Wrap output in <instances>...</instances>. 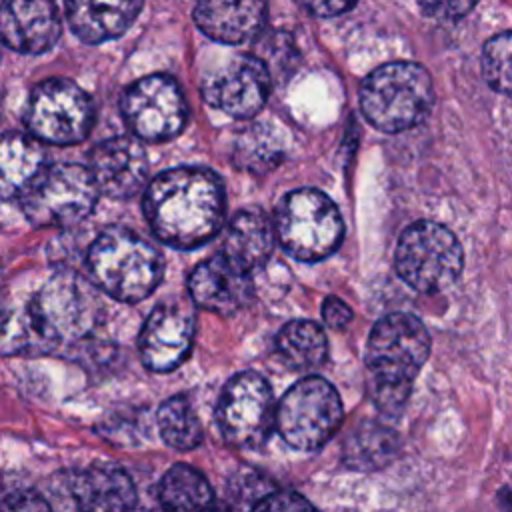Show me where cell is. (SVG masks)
Masks as SVG:
<instances>
[{
	"label": "cell",
	"instance_id": "obj_1",
	"mask_svg": "<svg viewBox=\"0 0 512 512\" xmlns=\"http://www.w3.org/2000/svg\"><path fill=\"white\" fill-rule=\"evenodd\" d=\"M98 320V300L92 288L74 272L62 270L18 310L6 314L2 352L38 354L58 344L74 342L92 332Z\"/></svg>",
	"mask_w": 512,
	"mask_h": 512
},
{
	"label": "cell",
	"instance_id": "obj_2",
	"mask_svg": "<svg viewBox=\"0 0 512 512\" xmlns=\"http://www.w3.org/2000/svg\"><path fill=\"white\" fill-rule=\"evenodd\" d=\"M222 180L208 168L182 166L158 174L146 188L144 214L154 234L176 248H196L222 226Z\"/></svg>",
	"mask_w": 512,
	"mask_h": 512
},
{
	"label": "cell",
	"instance_id": "obj_3",
	"mask_svg": "<svg viewBox=\"0 0 512 512\" xmlns=\"http://www.w3.org/2000/svg\"><path fill=\"white\" fill-rule=\"evenodd\" d=\"M430 354L426 326L408 312L380 318L366 342L368 394L380 414L398 416Z\"/></svg>",
	"mask_w": 512,
	"mask_h": 512
},
{
	"label": "cell",
	"instance_id": "obj_4",
	"mask_svg": "<svg viewBox=\"0 0 512 512\" xmlns=\"http://www.w3.org/2000/svg\"><path fill=\"white\" fill-rule=\"evenodd\" d=\"M88 268L102 292L128 304L150 296L164 272L158 250L126 228H110L92 242Z\"/></svg>",
	"mask_w": 512,
	"mask_h": 512
},
{
	"label": "cell",
	"instance_id": "obj_5",
	"mask_svg": "<svg viewBox=\"0 0 512 512\" xmlns=\"http://www.w3.org/2000/svg\"><path fill=\"white\" fill-rule=\"evenodd\" d=\"M432 104V78L416 62H388L378 66L360 86L364 118L386 134L414 128L430 114Z\"/></svg>",
	"mask_w": 512,
	"mask_h": 512
},
{
	"label": "cell",
	"instance_id": "obj_6",
	"mask_svg": "<svg viewBox=\"0 0 512 512\" xmlns=\"http://www.w3.org/2000/svg\"><path fill=\"white\" fill-rule=\"evenodd\" d=\"M274 232L290 256L302 262H318L340 246L344 222L324 192L300 188L280 200Z\"/></svg>",
	"mask_w": 512,
	"mask_h": 512
},
{
	"label": "cell",
	"instance_id": "obj_7",
	"mask_svg": "<svg viewBox=\"0 0 512 512\" xmlns=\"http://www.w3.org/2000/svg\"><path fill=\"white\" fill-rule=\"evenodd\" d=\"M398 276L416 292L434 294L452 286L464 266L458 238L442 224L420 220L410 224L396 246Z\"/></svg>",
	"mask_w": 512,
	"mask_h": 512
},
{
	"label": "cell",
	"instance_id": "obj_8",
	"mask_svg": "<svg viewBox=\"0 0 512 512\" xmlns=\"http://www.w3.org/2000/svg\"><path fill=\"white\" fill-rule=\"evenodd\" d=\"M98 186L80 164L44 166L20 192L24 216L34 226H74L94 208Z\"/></svg>",
	"mask_w": 512,
	"mask_h": 512
},
{
	"label": "cell",
	"instance_id": "obj_9",
	"mask_svg": "<svg viewBox=\"0 0 512 512\" xmlns=\"http://www.w3.org/2000/svg\"><path fill=\"white\" fill-rule=\"evenodd\" d=\"M342 400L336 388L320 378L298 380L276 406V430L296 450L324 446L342 424Z\"/></svg>",
	"mask_w": 512,
	"mask_h": 512
},
{
	"label": "cell",
	"instance_id": "obj_10",
	"mask_svg": "<svg viewBox=\"0 0 512 512\" xmlns=\"http://www.w3.org/2000/svg\"><path fill=\"white\" fill-rule=\"evenodd\" d=\"M216 422L222 438L242 450L260 448L276 428V406L270 384L256 372L232 376L218 398Z\"/></svg>",
	"mask_w": 512,
	"mask_h": 512
},
{
	"label": "cell",
	"instance_id": "obj_11",
	"mask_svg": "<svg viewBox=\"0 0 512 512\" xmlns=\"http://www.w3.org/2000/svg\"><path fill=\"white\" fill-rule=\"evenodd\" d=\"M92 122V102L72 80L48 78L30 94L26 126L38 140L58 146L78 144L88 136Z\"/></svg>",
	"mask_w": 512,
	"mask_h": 512
},
{
	"label": "cell",
	"instance_id": "obj_12",
	"mask_svg": "<svg viewBox=\"0 0 512 512\" xmlns=\"http://www.w3.org/2000/svg\"><path fill=\"white\" fill-rule=\"evenodd\" d=\"M122 116L140 140L162 142L182 132L188 120V106L170 76L150 74L126 88Z\"/></svg>",
	"mask_w": 512,
	"mask_h": 512
},
{
	"label": "cell",
	"instance_id": "obj_13",
	"mask_svg": "<svg viewBox=\"0 0 512 512\" xmlns=\"http://www.w3.org/2000/svg\"><path fill=\"white\" fill-rule=\"evenodd\" d=\"M272 88V72L260 56L240 54L204 78V100L234 118H252Z\"/></svg>",
	"mask_w": 512,
	"mask_h": 512
},
{
	"label": "cell",
	"instance_id": "obj_14",
	"mask_svg": "<svg viewBox=\"0 0 512 512\" xmlns=\"http://www.w3.org/2000/svg\"><path fill=\"white\" fill-rule=\"evenodd\" d=\"M194 340V316L178 302L156 306L146 318L138 350L142 364L152 372H172L190 354Z\"/></svg>",
	"mask_w": 512,
	"mask_h": 512
},
{
	"label": "cell",
	"instance_id": "obj_15",
	"mask_svg": "<svg viewBox=\"0 0 512 512\" xmlns=\"http://www.w3.org/2000/svg\"><path fill=\"white\" fill-rule=\"evenodd\" d=\"M88 170L98 192L124 200L142 190L148 176V158L138 140L116 136L92 148Z\"/></svg>",
	"mask_w": 512,
	"mask_h": 512
},
{
	"label": "cell",
	"instance_id": "obj_16",
	"mask_svg": "<svg viewBox=\"0 0 512 512\" xmlns=\"http://www.w3.org/2000/svg\"><path fill=\"white\" fill-rule=\"evenodd\" d=\"M188 290L194 304L200 308L220 316H230L250 302L252 274L230 262L220 252L192 270Z\"/></svg>",
	"mask_w": 512,
	"mask_h": 512
},
{
	"label": "cell",
	"instance_id": "obj_17",
	"mask_svg": "<svg viewBox=\"0 0 512 512\" xmlns=\"http://www.w3.org/2000/svg\"><path fill=\"white\" fill-rule=\"evenodd\" d=\"M0 32L8 48L42 54L58 42L62 22L54 0H4Z\"/></svg>",
	"mask_w": 512,
	"mask_h": 512
},
{
	"label": "cell",
	"instance_id": "obj_18",
	"mask_svg": "<svg viewBox=\"0 0 512 512\" xmlns=\"http://www.w3.org/2000/svg\"><path fill=\"white\" fill-rule=\"evenodd\" d=\"M68 488L78 512H132L138 500L130 474L116 464H90L70 478Z\"/></svg>",
	"mask_w": 512,
	"mask_h": 512
},
{
	"label": "cell",
	"instance_id": "obj_19",
	"mask_svg": "<svg viewBox=\"0 0 512 512\" xmlns=\"http://www.w3.org/2000/svg\"><path fill=\"white\" fill-rule=\"evenodd\" d=\"M268 14V0H196L194 22L212 40L242 44L254 38Z\"/></svg>",
	"mask_w": 512,
	"mask_h": 512
},
{
	"label": "cell",
	"instance_id": "obj_20",
	"mask_svg": "<svg viewBox=\"0 0 512 512\" xmlns=\"http://www.w3.org/2000/svg\"><path fill=\"white\" fill-rule=\"evenodd\" d=\"M140 8L142 0H64L72 32L88 44L122 36L136 20Z\"/></svg>",
	"mask_w": 512,
	"mask_h": 512
},
{
	"label": "cell",
	"instance_id": "obj_21",
	"mask_svg": "<svg viewBox=\"0 0 512 512\" xmlns=\"http://www.w3.org/2000/svg\"><path fill=\"white\" fill-rule=\"evenodd\" d=\"M274 246V230L270 220L260 210H242L238 212L224 234L222 254L244 268L246 272H254L262 264H266Z\"/></svg>",
	"mask_w": 512,
	"mask_h": 512
},
{
	"label": "cell",
	"instance_id": "obj_22",
	"mask_svg": "<svg viewBox=\"0 0 512 512\" xmlns=\"http://www.w3.org/2000/svg\"><path fill=\"white\" fill-rule=\"evenodd\" d=\"M400 450L398 434L376 420L356 426L344 440L342 458L348 468L372 472L388 466Z\"/></svg>",
	"mask_w": 512,
	"mask_h": 512
},
{
	"label": "cell",
	"instance_id": "obj_23",
	"mask_svg": "<svg viewBox=\"0 0 512 512\" xmlns=\"http://www.w3.org/2000/svg\"><path fill=\"white\" fill-rule=\"evenodd\" d=\"M212 500L214 492L206 476L188 464L168 468L158 486V502L164 512H206Z\"/></svg>",
	"mask_w": 512,
	"mask_h": 512
},
{
	"label": "cell",
	"instance_id": "obj_24",
	"mask_svg": "<svg viewBox=\"0 0 512 512\" xmlns=\"http://www.w3.org/2000/svg\"><path fill=\"white\" fill-rule=\"evenodd\" d=\"M286 154L284 134L266 122L250 124L242 130L232 148V160L240 170L264 174L274 170Z\"/></svg>",
	"mask_w": 512,
	"mask_h": 512
},
{
	"label": "cell",
	"instance_id": "obj_25",
	"mask_svg": "<svg viewBox=\"0 0 512 512\" xmlns=\"http://www.w3.org/2000/svg\"><path fill=\"white\" fill-rule=\"evenodd\" d=\"M276 352L294 370L320 366L328 354L324 330L312 320H292L276 334Z\"/></svg>",
	"mask_w": 512,
	"mask_h": 512
},
{
	"label": "cell",
	"instance_id": "obj_26",
	"mask_svg": "<svg viewBox=\"0 0 512 512\" xmlns=\"http://www.w3.org/2000/svg\"><path fill=\"white\" fill-rule=\"evenodd\" d=\"M42 168V148L36 140L22 134H6L2 138L0 186L4 198L20 196V192Z\"/></svg>",
	"mask_w": 512,
	"mask_h": 512
},
{
	"label": "cell",
	"instance_id": "obj_27",
	"mask_svg": "<svg viewBox=\"0 0 512 512\" xmlns=\"http://www.w3.org/2000/svg\"><path fill=\"white\" fill-rule=\"evenodd\" d=\"M156 422L162 440L174 450H192L204 438L200 418L184 396L168 398L158 408Z\"/></svg>",
	"mask_w": 512,
	"mask_h": 512
},
{
	"label": "cell",
	"instance_id": "obj_28",
	"mask_svg": "<svg viewBox=\"0 0 512 512\" xmlns=\"http://www.w3.org/2000/svg\"><path fill=\"white\" fill-rule=\"evenodd\" d=\"M482 74L490 88L512 98V30L500 32L484 44Z\"/></svg>",
	"mask_w": 512,
	"mask_h": 512
},
{
	"label": "cell",
	"instance_id": "obj_29",
	"mask_svg": "<svg viewBox=\"0 0 512 512\" xmlns=\"http://www.w3.org/2000/svg\"><path fill=\"white\" fill-rule=\"evenodd\" d=\"M250 512H318L312 502H308L298 492H272L260 498Z\"/></svg>",
	"mask_w": 512,
	"mask_h": 512
},
{
	"label": "cell",
	"instance_id": "obj_30",
	"mask_svg": "<svg viewBox=\"0 0 512 512\" xmlns=\"http://www.w3.org/2000/svg\"><path fill=\"white\" fill-rule=\"evenodd\" d=\"M478 0H418L420 8L438 20H458L466 16Z\"/></svg>",
	"mask_w": 512,
	"mask_h": 512
},
{
	"label": "cell",
	"instance_id": "obj_31",
	"mask_svg": "<svg viewBox=\"0 0 512 512\" xmlns=\"http://www.w3.org/2000/svg\"><path fill=\"white\" fill-rule=\"evenodd\" d=\"M2 512H52L44 496L34 490H14L2 500Z\"/></svg>",
	"mask_w": 512,
	"mask_h": 512
},
{
	"label": "cell",
	"instance_id": "obj_32",
	"mask_svg": "<svg viewBox=\"0 0 512 512\" xmlns=\"http://www.w3.org/2000/svg\"><path fill=\"white\" fill-rule=\"evenodd\" d=\"M322 318H324V322H326L330 328L342 330V328H346V326L350 324V320H352V308H350L344 300H340V298H336V296H328V298L322 302Z\"/></svg>",
	"mask_w": 512,
	"mask_h": 512
},
{
	"label": "cell",
	"instance_id": "obj_33",
	"mask_svg": "<svg viewBox=\"0 0 512 512\" xmlns=\"http://www.w3.org/2000/svg\"><path fill=\"white\" fill-rule=\"evenodd\" d=\"M302 10L318 18H332L344 14L354 6L356 0H296Z\"/></svg>",
	"mask_w": 512,
	"mask_h": 512
},
{
	"label": "cell",
	"instance_id": "obj_34",
	"mask_svg": "<svg viewBox=\"0 0 512 512\" xmlns=\"http://www.w3.org/2000/svg\"><path fill=\"white\" fill-rule=\"evenodd\" d=\"M206 512H226V510H222V508H212V506H210Z\"/></svg>",
	"mask_w": 512,
	"mask_h": 512
}]
</instances>
